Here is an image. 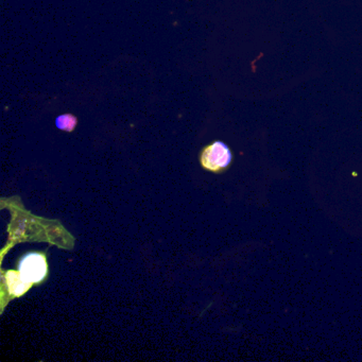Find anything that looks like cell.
I'll return each mask as SVG.
<instances>
[{"label":"cell","instance_id":"3957f363","mask_svg":"<svg viewBox=\"0 0 362 362\" xmlns=\"http://www.w3.org/2000/svg\"><path fill=\"white\" fill-rule=\"evenodd\" d=\"M7 276L10 293L13 294V296H22V294L25 293V292L29 289V287H30L28 284L25 283V281L21 279L18 272H9Z\"/></svg>","mask_w":362,"mask_h":362},{"label":"cell","instance_id":"277c9868","mask_svg":"<svg viewBox=\"0 0 362 362\" xmlns=\"http://www.w3.org/2000/svg\"><path fill=\"white\" fill-rule=\"evenodd\" d=\"M77 118L71 114H64V115L59 116L56 120L57 128L65 131V132H73L77 127Z\"/></svg>","mask_w":362,"mask_h":362},{"label":"cell","instance_id":"7a4b0ae2","mask_svg":"<svg viewBox=\"0 0 362 362\" xmlns=\"http://www.w3.org/2000/svg\"><path fill=\"white\" fill-rule=\"evenodd\" d=\"M47 262L44 254L31 252L21 258L18 275L29 286L42 283L47 276Z\"/></svg>","mask_w":362,"mask_h":362},{"label":"cell","instance_id":"6da1fadb","mask_svg":"<svg viewBox=\"0 0 362 362\" xmlns=\"http://www.w3.org/2000/svg\"><path fill=\"white\" fill-rule=\"evenodd\" d=\"M232 151L222 141H215L201 152V165L203 168L211 173H223L232 164Z\"/></svg>","mask_w":362,"mask_h":362}]
</instances>
